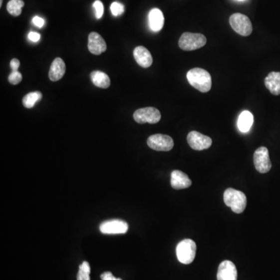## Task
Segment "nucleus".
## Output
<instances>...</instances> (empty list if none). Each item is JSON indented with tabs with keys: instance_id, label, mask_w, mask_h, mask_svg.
Masks as SVG:
<instances>
[{
	"instance_id": "obj_1",
	"label": "nucleus",
	"mask_w": 280,
	"mask_h": 280,
	"mask_svg": "<svg viewBox=\"0 0 280 280\" xmlns=\"http://www.w3.org/2000/svg\"><path fill=\"white\" fill-rule=\"evenodd\" d=\"M187 79L191 86L202 93H207L211 90V76L205 69L201 68L191 69L187 73Z\"/></svg>"
},
{
	"instance_id": "obj_2",
	"label": "nucleus",
	"mask_w": 280,
	"mask_h": 280,
	"mask_svg": "<svg viewBox=\"0 0 280 280\" xmlns=\"http://www.w3.org/2000/svg\"><path fill=\"white\" fill-rule=\"evenodd\" d=\"M224 200L226 206L231 207L235 213H242L247 206V198L245 193L236 189H227L224 192Z\"/></svg>"
},
{
	"instance_id": "obj_3",
	"label": "nucleus",
	"mask_w": 280,
	"mask_h": 280,
	"mask_svg": "<svg viewBox=\"0 0 280 280\" xmlns=\"http://www.w3.org/2000/svg\"><path fill=\"white\" fill-rule=\"evenodd\" d=\"M176 254L180 263L191 264L196 258V245L194 241L191 239L182 241L177 246Z\"/></svg>"
},
{
	"instance_id": "obj_4",
	"label": "nucleus",
	"mask_w": 280,
	"mask_h": 280,
	"mask_svg": "<svg viewBox=\"0 0 280 280\" xmlns=\"http://www.w3.org/2000/svg\"><path fill=\"white\" fill-rule=\"evenodd\" d=\"M206 44V37L202 34H193L186 32L179 39L180 48L184 51H194Z\"/></svg>"
},
{
	"instance_id": "obj_5",
	"label": "nucleus",
	"mask_w": 280,
	"mask_h": 280,
	"mask_svg": "<svg viewBox=\"0 0 280 280\" xmlns=\"http://www.w3.org/2000/svg\"><path fill=\"white\" fill-rule=\"evenodd\" d=\"M230 24L233 30L242 36H249L252 34V24L250 19L242 13H235L230 17Z\"/></svg>"
},
{
	"instance_id": "obj_6",
	"label": "nucleus",
	"mask_w": 280,
	"mask_h": 280,
	"mask_svg": "<svg viewBox=\"0 0 280 280\" xmlns=\"http://www.w3.org/2000/svg\"><path fill=\"white\" fill-rule=\"evenodd\" d=\"M133 118L139 124H156L160 122L161 114L157 108L147 107L136 110L133 114Z\"/></svg>"
},
{
	"instance_id": "obj_7",
	"label": "nucleus",
	"mask_w": 280,
	"mask_h": 280,
	"mask_svg": "<svg viewBox=\"0 0 280 280\" xmlns=\"http://www.w3.org/2000/svg\"><path fill=\"white\" fill-rule=\"evenodd\" d=\"M254 164L256 170L261 174H266L271 170L272 163L268 149L265 146H261L256 150L254 154Z\"/></svg>"
},
{
	"instance_id": "obj_8",
	"label": "nucleus",
	"mask_w": 280,
	"mask_h": 280,
	"mask_svg": "<svg viewBox=\"0 0 280 280\" xmlns=\"http://www.w3.org/2000/svg\"><path fill=\"white\" fill-rule=\"evenodd\" d=\"M147 145L157 151H170L174 147V140L167 135H153L147 139Z\"/></svg>"
},
{
	"instance_id": "obj_9",
	"label": "nucleus",
	"mask_w": 280,
	"mask_h": 280,
	"mask_svg": "<svg viewBox=\"0 0 280 280\" xmlns=\"http://www.w3.org/2000/svg\"><path fill=\"white\" fill-rule=\"evenodd\" d=\"M187 140L191 148L195 150H206L210 148L213 143L211 138L196 131L189 132Z\"/></svg>"
},
{
	"instance_id": "obj_10",
	"label": "nucleus",
	"mask_w": 280,
	"mask_h": 280,
	"mask_svg": "<svg viewBox=\"0 0 280 280\" xmlns=\"http://www.w3.org/2000/svg\"><path fill=\"white\" fill-rule=\"evenodd\" d=\"M129 230V225L121 220L105 221L100 226V231L104 235H123Z\"/></svg>"
},
{
	"instance_id": "obj_11",
	"label": "nucleus",
	"mask_w": 280,
	"mask_h": 280,
	"mask_svg": "<svg viewBox=\"0 0 280 280\" xmlns=\"http://www.w3.org/2000/svg\"><path fill=\"white\" fill-rule=\"evenodd\" d=\"M238 271L232 262L224 261L220 264L217 272V280H237Z\"/></svg>"
},
{
	"instance_id": "obj_12",
	"label": "nucleus",
	"mask_w": 280,
	"mask_h": 280,
	"mask_svg": "<svg viewBox=\"0 0 280 280\" xmlns=\"http://www.w3.org/2000/svg\"><path fill=\"white\" fill-rule=\"evenodd\" d=\"M88 49L93 55H99L107 50L104 38L97 32H91L88 37Z\"/></svg>"
},
{
	"instance_id": "obj_13",
	"label": "nucleus",
	"mask_w": 280,
	"mask_h": 280,
	"mask_svg": "<svg viewBox=\"0 0 280 280\" xmlns=\"http://www.w3.org/2000/svg\"><path fill=\"white\" fill-rule=\"evenodd\" d=\"M171 185L173 189L181 190L190 187L192 185V181L186 174L175 170L171 173Z\"/></svg>"
},
{
	"instance_id": "obj_14",
	"label": "nucleus",
	"mask_w": 280,
	"mask_h": 280,
	"mask_svg": "<svg viewBox=\"0 0 280 280\" xmlns=\"http://www.w3.org/2000/svg\"><path fill=\"white\" fill-rule=\"evenodd\" d=\"M136 62L143 68L150 67L153 63V57L150 51L143 46H138L133 51Z\"/></svg>"
},
{
	"instance_id": "obj_15",
	"label": "nucleus",
	"mask_w": 280,
	"mask_h": 280,
	"mask_svg": "<svg viewBox=\"0 0 280 280\" xmlns=\"http://www.w3.org/2000/svg\"><path fill=\"white\" fill-rule=\"evenodd\" d=\"M65 72V64L61 58H56L52 63L49 70V79L51 81H58L63 77Z\"/></svg>"
},
{
	"instance_id": "obj_16",
	"label": "nucleus",
	"mask_w": 280,
	"mask_h": 280,
	"mask_svg": "<svg viewBox=\"0 0 280 280\" xmlns=\"http://www.w3.org/2000/svg\"><path fill=\"white\" fill-rule=\"evenodd\" d=\"M149 24L153 31H160L164 24V17L161 9H153L149 13Z\"/></svg>"
},
{
	"instance_id": "obj_17",
	"label": "nucleus",
	"mask_w": 280,
	"mask_h": 280,
	"mask_svg": "<svg viewBox=\"0 0 280 280\" xmlns=\"http://www.w3.org/2000/svg\"><path fill=\"white\" fill-rule=\"evenodd\" d=\"M265 85L272 94L280 95V72H270L265 79Z\"/></svg>"
},
{
	"instance_id": "obj_18",
	"label": "nucleus",
	"mask_w": 280,
	"mask_h": 280,
	"mask_svg": "<svg viewBox=\"0 0 280 280\" xmlns=\"http://www.w3.org/2000/svg\"><path fill=\"white\" fill-rule=\"evenodd\" d=\"M254 122V117L249 111H244L238 118V126L242 132H249Z\"/></svg>"
},
{
	"instance_id": "obj_19",
	"label": "nucleus",
	"mask_w": 280,
	"mask_h": 280,
	"mask_svg": "<svg viewBox=\"0 0 280 280\" xmlns=\"http://www.w3.org/2000/svg\"><path fill=\"white\" fill-rule=\"evenodd\" d=\"M90 78L93 84L100 88L107 89L111 85L109 76L101 71H93L90 73Z\"/></svg>"
},
{
	"instance_id": "obj_20",
	"label": "nucleus",
	"mask_w": 280,
	"mask_h": 280,
	"mask_svg": "<svg viewBox=\"0 0 280 280\" xmlns=\"http://www.w3.org/2000/svg\"><path fill=\"white\" fill-rule=\"evenodd\" d=\"M42 98L41 92H31L25 95L23 98V104L25 108H31L35 105L37 101Z\"/></svg>"
},
{
	"instance_id": "obj_21",
	"label": "nucleus",
	"mask_w": 280,
	"mask_h": 280,
	"mask_svg": "<svg viewBox=\"0 0 280 280\" xmlns=\"http://www.w3.org/2000/svg\"><path fill=\"white\" fill-rule=\"evenodd\" d=\"M24 6L23 0H10L8 2L7 11L9 14L13 16H18L21 14L22 8Z\"/></svg>"
},
{
	"instance_id": "obj_22",
	"label": "nucleus",
	"mask_w": 280,
	"mask_h": 280,
	"mask_svg": "<svg viewBox=\"0 0 280 280\" xmlns=\"http://www.w3.org/2000/svg\"><path fill=\"white\" fill-rule=\"evenodd\" d=\"M90 266L87 262H83L79 267L77 280H90Z\"/></svg>"
},
{
	"instance_id": "obj_23",
	"label": "nucleus",
	"mask_w": 280,
	"mask_h": 280,
	"mask_svg": "<svg viewBox=\"0 0 280 280\" xmlns=\"http://www.w3.org/2000/svg\"><path fill=\"white\" fill-rule=\"evenodd\" d=\"M124 5L118 2H114L111 5V13L115 16H121L124 12Z\"/></svg>"
},
{
	"instance_id": "obj_24",
	"label": "nucleus",
	"mask_w": 280,
	"mask_h": 280,
	"mask_svg": "<svg viewBox=\"0 0 280 280\" xmlns=\"http://www.w3.org/2000/svg\"><path fill=\"white\" fill-rule=\"evenodd\" d=\"M22 79H23V76H22L21 73L18 71H12L8 78L9 83L12 85H16L20 83Z\"/></svg>"
},
{
	"instance_id": "obj_25",
	"label": "nucleus",
	"mask_w": 280,
	"mask_h": 280,
	"mask_svg": "<svg viewBox=\"0 0 280 280\" xmlns=\"http://www.w3.org/2000/svg\"><path fill=\"white\" fill-rule=\"evenodd\" d=\"M93 8L95 9L96 17L97 19H101L104 14V5L102 2L100 0H96L95 2H93Z\"/></svg>"
},
{
	"instance_id": "obj_26",
	"label": "nucleus",
	"mask_w": 280,
	"mask_h": 280,
	"mask_svg": "<svg viewBox=\"0 0 280 280\" xmlns=\"http://www.w3.org/2000/svg\"><path fill=\"white\" fill-rule=\"evenodd\" d=\"M101 278L102 280H122V279L115 278L111 272H105L101 274Z\"/></svg>"
},
{
	"instance_id": "obj_27",
	"label": "nucleus",
	"mask_w": 280,
	"mask_h": 280,
	"mask_svg": "<svg viewBox=\"0 0 280 280\" xmlns=\"http://www.w3.org/2000/svg\"><path fill=\"white\" fill-rule=\"evenodd\" d=\"M28 38L30 41H33V42H37L41 38V35L37 32L31 31L29 33Z\"/></svg>"
},
{
	"instance_id": "obj_28",
	"label": "nucleus",
	"mask_w": 280,
	"mask_h": 280,
	"mask_svg": "<svg viewBox=\"0 0 280 280\" xmlns=\"http://www.w3.org/2000/svg\"><path fill=\"white\" fill-rule=\"evenodd\" d=\"M33 23H34V24L36 26H37L39 28H41V27L44 26V20L42 18L36 16L33 18Z\"/></svg>"
},
{
	"instance_id": "obj_29",
	"label": "nucleus",
	"mask_w": 280,
	"mask_h": 280,
	"mask_svg": "<svg viewBox=\"0 0 280 280\" xmlns=\"http://www.w3.org/2000/svg\"><path fill=\"white\" fill-rule=\"evenodd\" d=\"M19 65H20V63H19V61L17 58H13V59L11 60L10 67L12 71H18Z\"/></svg>"
},
{
	"instance_id": "obj_30",
	"label": "nucleus",
	"mask_w": 280,
	"mask_h": 280,
	"mask_svg": "<svg viewBox=\"0 0 280 280\" xmlns=\"http://www.w3.org/2000/svg\"><path fill=\"white\" fill-rule=\"evenodd\" d=\"M238 1H245V0H238Z\"/></svg>"
}]
</instances>
